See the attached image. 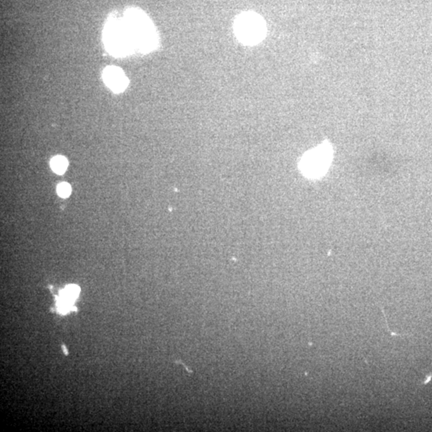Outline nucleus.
I'll return each instance as SVG.
<instances>
[{"instance_id":"f257e3e1","label":"nucleus","mask_w":432,"mask_h":432,"mask_svg":"<svg viewBox=\"0 0 432 432\" xmlns=\"http://www.w3.org/2000/svg\"><path fill=\"white\" fill-rule=\"evenodd\" d=\"M125 24L132 37L134 48L148 52L156 46L157 38L149 18L138 10L128 12Z\"/></svg>"},{"instance_id":"6e6552de","label":"nucleus","mask_w":432,"mask_h":432,"mask_svg":"<svg viewBox=\"0 0 432 432\" xmlns=\"http://www.w3.org/2000/svg\"><path fill=\"white\" fill-rule=\"evenodd\" d=\"M70 192H72V188H70V185L66 182H62V184H58V186H57V193H58V196L64 197V198H66L68 196H70Z\"/></svg>"},{"instance_id":"39448f33","label":"nucleus","mask_w":432,"mask_h":432,"mask_svg":"<svg viewBox=\"0 0 432 432\" xmlns=\"http://www.w3.org/2000/svg\"><path fill=\"white\" fill-rule=\"evenodd\" d=\"M104 80L109 88L114 92H121L128 86V80L120 68L108 66L104 72Z\"/></svg>"},{"instance_id":"0eeeda50","label":"nucleus","mask_w":432,"mask_h":432,"mask_svg":"<svg viewBox=\"0 0 432 432\" xmlns=\"http://www.w3.org/2000/svg\"><path fill=\"white\" fill-rule=\"evenodd\" d=\"M80 288L76 285H69L60 292V297L74 304V300L80 294Z\"/></svg>"},{"instance_id":"f03ea898","label":"nucleus","mask_w":432,"mask_h":432,"mask_svg":"<svg viewBox=\"0 0 432 432\" xmlns=\"http://www.w3.org/2000/svg\"><path fill=\"white\" fill-rule=\"evenodd\" d=\"M234 32L240 42L250 46L256 45L266 36V24L258 14L244 12L234 21Z\"/></svg>"},{"instance_id":"423d86ee","label":"nucleus","mask_w":432,"mask_h":432,"mask_svg":"<svg viewBox=\"0 0 432 432\" xmlns=\"http://www.w3.org/2000/svg\"><path fill=\"white\" fill-rule=\"evenodd\" d=\"M68 160L64 156H56L50 161V168L57 174H64L68 168Z\"/></svg>"},{"instance_id":"20e7f679","label":"nucleus","mask_w":432,"mask_h":432,"mask_svg":"<svg viewBox=\"0 0 432 432\" xmlns=\"http://www.w3.org/2000/svg\"><path fill=\"white\" fill-rule=\"evenodd\" d=\"M332 158V150L326 144L316 148L304 156L301 170L309 177H318L328 170Z\"/></svg>"},{"instance_id":"7ed1b4c3","label":"nucleus","mask_w":432,"mask_h":432,"mask_svg":"<svg viewBox=\"0 0 432 432\" xmlns=\"http://www.w3.org/2000/svg\"><path fill=\"white\" fill-rule=\"evenodd\" d=\"M105 42L108 50L117 56H124L134 48L125 22L113 21L108 24L105 30Z\"/></svg>"}]
</instances>
